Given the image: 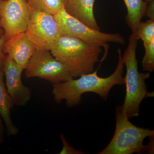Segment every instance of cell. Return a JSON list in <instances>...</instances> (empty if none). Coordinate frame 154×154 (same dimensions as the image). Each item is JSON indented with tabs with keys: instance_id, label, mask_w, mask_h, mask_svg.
I'll list each match as a JSON object with an SVG mask.
<instances>
[{
	"instance_id": "cell-1",
	"label": "cell",
	"mask_w": 154,
	"mask_h": 154,
	"mask_svg": "<svg viewBox=\"0 0 154 154\" xmlns=\"http://www.w3.org/2000/svg\"><path fill=\"white\" fill-rule=\"evenodd\" d=\"M117 51L119 59L117 67L109 76L105 78L99 77L97 75L99 68L95 72L82 75L77 79L72 78L66 82L54 84L52 94L56 103L60 104L63 100H65L67 107H75L81 103L82 95L88 92L96 93L106 101L113 86L125 85L124 62L121 49L119 48Z\"/></svg>"
},
{
	"instance_id": "cell-2",
	"label": "cell",
	"mask_w": 154,
	"mask_h": 154,
	"mask_svg": "<svg viewBox=\"0 0 154 154\" xmlns=\"http://www.w3.org/2000/svg\"><path fill=\"white\" fill-rule=\"evenodd\" d=\"M101 47L71 36H61L50 50L52 55L68 69L73 78L94 72Z\"/></svg>"
},
{
	"instance_id": "cell-3",
	"label": "cell",
	"mask_w": 154,
	"mask_h": 154,
	"mask_svg": "<svg viewBox=\"0 0 154 154\" xmlns=\"http://www.w3.org/2000/svg\"><path fill=\"white\" fill-rule=\"evenodd\" d=\"M116 127L110 143L98 154H132L145 152H154V141L147 145L143 144L147 137L154 136V131L138 127L129 121L122 106H119L116 112Z\"/></svg>"
},
{
	"instance_id": "cell-4",
	"label": "cell",
	"mask_w": 154,
	"mask_h": 154,
	"mask_svg": "<svg viewBox=\"0 0 154 154\" xmlns=\"http://www.w3.org/2000/svg\"><path fill=\"white\" fill-rule=\"evenodd\" d=\"M138 40L136 35L132 33L129 37L128 45L122 56L126 68V74L124 77L126 95L124 104L122 106L128 119L139 116L141 103L149 96L146 80L149 78L150 74L148 72H139L136 57Z\"/></svg>"
},
{
	"instance_id": "cell-5",
	"label": "cell",
	"mask_w": 154,
	"mask_h": 154,
	"mask_svg": "<svg viewBox=\"0 0 154 154\" xmlns=\"http://www.w3.org/2000/svg\"><path fill=\"white\" fill-rule=\"evenodd\" d=\"M54 17L61 36L79 38L88 44L105 48L109 42L125 43V38L120 33H105L90 28L69 15L64 8Z\"/></svg>"
},
{
	"instance_id": "cell-6",
	"label": "cell",
	"mask_w": 154,
	"mask_h": 154,
	"mask_svg": "<svg viewBox=\"0 0 154 154\" xmlns=\"http://www.w3.org/2000/svg\"><path fill=\"white\" fill-rule=\"evenodd\" d=\"M29 9L25 33L36 49L50 51L61 36L54 17L38 11L29 5Z\"/></svg>"
},
{
	"instance_id": "cell-7",
	"label": "cell",
	"mask_w": 154,
	"mask_h": 154,
	"mask_svg": "<svg viewBox=\"0 0 154 154\" xmlns=\"http://www.w3.org/2000/svg\"><path fill=\"white\" fill-rule=\"evenodd\" d=\"M25 69L27 78L37 77L53 84L73 78L64 65L45 50H36Z\"/></svg>"
},
{
	"instance_id": "cell-8",
	"label": "cell",
	"mask_w": 154,
	"mask_h": 154,
	"mask_svg": "<svg viewBox=\"0 0 154 154\" xmlns=\"http://www.w3.org/2000/svg\"><path fill=\"white\" fill-rule=\"evenodd\" d=\"M29 14L27 0H0V22L7 40L25 32Z\"/></svg>"
},
{
	"instance_id": "cell-9",
	"label": "cell",
	"mask_w": 154,
	"mask_h": 154,
	"mask_svg": "<svg viewBox=\"0 0 154 154\" xmlns=\"http://www.w3.org/2000/svg\"><path fill=\"white\" fill-rule=\"evenodd\" d=\"M3 72L6 78L7 91L14 106H25L31 99V90L23 85L22 81L23 71L8 54L6 56Z\"/></svg>"
},
{
	"instance_id": "cell-10",
	"label": "cell",
	"mask_w": 154,
	"mask_h": 154,
	"mask_svg": "<svg viewBox=\"0 0 154 154\" xmlns=\"http://www.w3.org/2000/svg\"><path fill=\"white\" fill-rule=\"evenodd\" d=\"M36 48L25 32L15 34L4 43V51L17 63L23 71Z\"/></svg>"
},
{
	"instance_id": "cell-11",
	"label": "cell",
	"mask_w": 154,
	"mask_h": 154,
	"mask_svg": "<svg viewBox=\"0 0 154 154\" xmlns=\"http://www.w3.org/2000/svg\"><path fill=\"white\" fill-rule=\"evenodd\" d=\"M95 0H66L64 8L72 17L93 29L100 30L94 14Z\"/></svg>"
},
{
	"instance_id": "cell-12",
	"label": "cell",
	"mask_w": 154,
	"mask_h": 154,
	"mask_svg": "<svg viewBox=\"0 0 154 154\" xmlns=\"http://www.w3.org/2000/svg\"><path fill=\"white\" fill-rule=\"evenodd\" d=\"M4 74L0 71V116L5 122L8 136H15L19 129L13 123L11 116V110L14 105L4 82Z\"/></svg>"
},
{
	"instance_id": "cell-13",
	"label": "cell",
	"mask_w": 154,
	"mask_h": 154,
	"mask_svg": "<svg viewBox=\"0 0 154 154\" xmlns=\"http://www.w3.org/2000/svg\"><path fill=\"white\" fill-rule=\"evenodd\" d=\"M127 10V14L125 21L132 33L135 34L138 25L142 19L145 16L147 6L143 0H123Z\"/></svg>"
},
{
	"instance_id": "cell-14",
	"label": "cell",
	"mask_w": 154,
	"mask_h": 154,
	"mask_svg": "<svg viewBox=\"0 0 154 154\" xmlns=\"http://www.w3.org/2000/svg\"><path fill=\"white\" fill-rule=\"evenodd\" d=\"M34 9L53 16L64 8L66 0H27Z\"/></svg>"
},
{
	"instance_id": "cell-15",
	"label": "cell",
	"mask_w": 154,
	"mask_h": 154,
	"mask_svg": "<svg viewBox=\"0 0 154 154\" xmlns=\"http://www.w3.org/2000/svg\"><path fill=\"white\" fill-rule=\"evenodd\" d=\"M138 39L143 42L146 47L154 39V20L149 19L145 22L140 21L135 33Z\"/></svg>"
},
{
	"instance_id": "cell-16",
	"label": "cell",
	"mask_w": 154,
	"mask_h": 154,
	"mask_svg": "<svg viewBox=\"0 0 154 154\" xmlns=\"http://www.w3.org/2000/svg\"><path fill=\"white\" fill-rule=\"evenodd\" d=\"M145 52L142 61L144 71L153 72L154 70V39L145 47Z\"/></svg>"
},
{
	"instance_id": "cell-17",
	"label": "cell",
	"mask_w": 154,
	"mask_h": 154,
	"mask_svg": "<svg viewBox=\"0 0 154 154\" xmlns=\"http://www.w3.org/2000/svg\"><path fill=\"white\" fill-rule=\"evenodd\" d=\"M61 140L63 144V148L59 153L60 154H85L82 151L78 150L74 148L69 145L67 141L66 138L63 134H62L60 135Z\"/></svg>"
},
{
	"instance_id": "cell-18",
	"label": "cell",
	"mask_w": 154,
	"mask_h": 154,
	"mask_svg": "<svg viewBox=\"0 0 154 154\" xmlns=\"http://www.w3.org/2000/svg\"><path fill=\"white\" fill-rule=\"evenodd\" d=\"M6 40L5 34L0 37V71H3L7 56L4 51V43Z\"/></svg>"
},
{
	"instance_id": "cell-19",
	"label": "cell",
	"mask_w": 154,
	"mask_h": 154,
	"mask_svg": "<svg viewBox=\"0 0 154 154\" xmlns=\"http://www.w3.org/2000/svg\"><path fill=\"white\" fill-rule=\"evenodd\" d=\"M145 16L154 20V2L149 3L147 6Z\"/></svg>"
},
{
	"instance_id": "cell-20",
	"label": "cell",
	"mask_w": 154,
	"mask_h": 154,
	"mask_svg": "<svg viewBox=\"0 0 154 154\" xmlns=\"http://www.w3.org/2000/svg\"><path fill=\"white\" fill-rule=\"evenodd\" d=\"M5 128L3 125L2 117L0 116V143H2L4 140Z\"/></svg>"
},
{
	"instance_id": "cell-21",
	"label": "cell",
	"mask_w": 154,
	"mask_h": 154,
	"mask_svg": "<svg viewBox=\"0 0 154 154\" xmlns=\"http://www.w3.org/2000/svg\"><path fill=\"white\" fill-rule=\"evenodd\" d=\"M4 34H5V31H4L3 28H2V26H1V22H0V37L3 36Z\"/></svg>"
},
{
	"instance_id": "cell-22",
	"label": "cell",
	"mask_w": 154,
	"mask_h": 154,
	"mask_svg": "<svg viewBox=\"0 0 154 154\" xmlns=\"http://www.w3.org/2000/svg\"><path fill=\"white\" fill-rule=\"evenodd\" d=\"M145 2L146 3L147 5H148L149 3L154 2V0H145Z\"/></svg>"
},
{
	"instance_id": "cell-23",
	"label": "cell",
	"mask_w": 154,
	"mask_h": 154,
	"mask_svg": "<svg viewBox=\"0 0 154 154\" xmlns=\"http://www.w3.org/2000/svg\"><path fill=\"white\" fill-rule=\"evenodd\" d=\"M4 1H7V0H4Z\"/></svg>"
}]
</instances>
